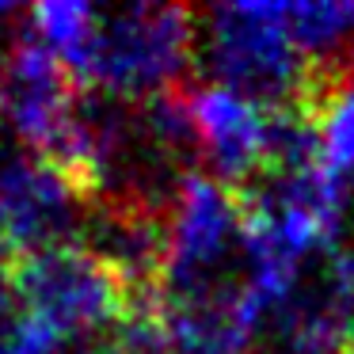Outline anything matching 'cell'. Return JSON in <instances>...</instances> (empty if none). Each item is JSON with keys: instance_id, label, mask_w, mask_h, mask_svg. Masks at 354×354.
<instances>
[{"instance_id": "6da1fadb", "label": "cell", "mask_w": 354, "mask_h": 354, "mask_svg": "<svg viewBox=\"0 0 354 354\" xmlns=\"http://www.w3.org/2000/svg\"><path fill=\"white\" fill-rule=\"evenodd\" d=\"M209 84L255 100L267 111L301 107L316 88V73L290 39L282 4L270 0H240L214 4L198 19V46Z\"/></svg>"}, {"instance_id": "7a4b0ae2", "label": "cell", "mask_w": 354, "mask_h": 354, "mask_svg": "<svg viewBox=\"0 0 354 354\" xmlns=\"http://www.w3.org/2000/svg\"><path fill=\"white\" fill-rule=\"evenodd\" d=\"M244 202L240 191L217 183L202 168L179 176L164 206L160 301H225L240 290Z\"/></svg>"}, {"instance_id": "3957f363", "label": "cell", "mask_w": 354, "mask_h": 354, "mask_svg": "<svg viewBox=\"0 0 354 354\" xmlns=\"http://www.w3.org/2000/svg\"><path fill=\"white\" fill-rule=\"evenodd\" d=\"M198 19L179 4H126L100 12L80 88L115 103H141L176 92L194 65Z\"/></svg>"}, {"instance_id": "277c9868", "label": "cell", "mask_w": 354, "mask_h": 354, "mask_svg": "<svg viewBox=\"0 0 354 354\" xmlns=\"http://www.w3.org/2000/svg\"><path fill=\"white\" fill-rule=\"evenodd\" d=\"M0 126L27 153L62 168L84 191V95L54 54L19 35L0 54Z\"/></svg>"}, {"instance_id": "5b68a950", "label": "cell", "mask_w": 354, "mask_h": 354, "mask_svg": "<svg viewBox=\"0 0 354 354\" xmlns=\"http://www.w3.org/2000/svg\"><path fill=\"white\" fill-rule=\"evenodd\" d=\"M8 278L31 316H39L65 343L100 339L130 313V290L88 252L84 244H62L12 259Z\"/></svg>"}, {"instance_id": "8992f818", "label": "cell", "mask_w": 354, "mask_h": 354, "mask_svg": "<svg viewBox=\"0 0 354 354\" xmlns=\"http://www.w3.org/2000/svg\"><path fill=\"white\" fill-rule=\"evenodd\" d=\"M0 217L8 229L12 255L77 244L84 232L88 194L50 160L16 149L0 156Z\"/></svg>"}, {"instance_id": "52a82bcc", "label": "cell", "mask_w": 354, "mask_h": 354, "mask_svg": "<svg viewBox=\"0 0 354 354\" xmlns=\"http://www.w3.org/2000/svg\"><path fill=\"white\" fill-rule=\"evenodd\" d=\"M187 111L194 126V160L217 183L244 191L270 164V118L274 111L221 84L187 88Z\"/></svg>"}, {"instance_id": "ba28073f", "label": "cell", "mask_w": 354, "mask_h": 354, "mask_svg": "<svg viewBox=\"0 0 354 354\" xmlns=\"http://www.w3.org/2000/svg\"><path fill=\"white\" fill-rule=\"evenodd\" d=\"M88 252L130 290V308L160 301L164 267V214L141 206H107L84 217Z\"/></svg>"}, {"instance_id": "9c48e42d", "label": "cell", "mask_w": 354, "mask_h": 354, "mask_svg": "<svg viewBox=\"0 0 354 354\" xmlns=\"http://www.w3.org/2000/svg\"><path fill=\"white\" fill-rule=\"evenodd\" d=\"M282 16L316 80L343 77V65L354 62V0H293Z\"/></svg>"}, {"instance_id": "30bf717a", "label": "cell", "mask_w": 354, "mask_h": 354, "mask_svg": "<svg viewBox=\"0 0 354 354\" xmlns=\"http://www.w3.org/2000/svg\"><path fill=\"white\" fill-rule=\"evenodd\" d=\"M308 118L316 138V164L331 179L354 187V77L316 80L308 95Z\"/></svg>"}, {"instance_id": "8fae6325", "label": "cell", "mask_w": 354, "mask_h": 354, "mask_svg": "<svg viewBox=\"0 0 354 354\" xmlns=\"http://www.w3.org/2000/svg\"><path fill=\"white\" fill-rule=\"evenodd\" d=\"M100 12L103 8H92L84 0H42V4L27 8L24 31L19 35H27V39L39 42L46 54H54L80 88V77H84L95 31H100Z\"/></svg>"}, {"instance_id": "7c38bea8", "label": "cell", "mask_w": 354, "mask_h": 354, "mask_svg": "<svg viewBox=\"0 0 354 354\" xmlns=\"http://www.w3.org/2000/svg\"><path fill=\"white\" fill-rule=\"evenodd\" d=\"M65 339L31 316L19 301L8 267H0V354H62Z\"/></svg>"}, {"instance_id": "4fadbf2b", "label": "cell", "mask_w": 354, "mask_h": 354, "mask_svg": "<svg viewBox=\"0 0 354 354\" xmlns=\"http://www.w3.org/2000/svg\"><path fill=\"white\" fill-rule=\"evenodd\" d=\"M111 339L122 354H179L168 328H164L160 305H133Z\"/></svg>"}, {"instance_id": "5bb4252c", "label": "cell", "mask_w": 354, "mask_h": 354, "mask_svg": "<svg viewBox=\"0 0 354 354\" xmlns=\"http://www.w3.org/2000/svg\"><path fill=\"white\" fill-rule=\"evenodd\" d=\"M328 267H331V274L339 278V286H343V290L351 293V301H354V252H335L328 259Z\"/></svg>"}, {"instance_id": "9a60e30c", "label": "cell", "mask_w": 354, "mask_h": 354, "mask_svg": "<svg viewBox=\"0 0 354 354\" xmlns=\"http://www.w3.org/2000/svg\"><path fill=\"white\" fill-rule=\"evenodd\" d=\"M24 16L27 12L19 8V4H4L0 0V39H19V31H24Z\"/></svg>"}, {"instance_id": "2e32d148", "label": "cell", "mask_w": 354, "mask_h": 354, "mask_svg": "<svg viewBox=\"0 0 354 354\" xmlns=\"http://www.w3.org/2000/svg\"><path fill=\"white\" fill-rule=\"evenodd\" d=\"M62 354H122V351L115 346V339H111V335H100V339H84V343L65 346Z\"/></svg>"}, {"instance_id": "e0dca14e", "label": "cell", "mask_w": 354, "mask_h": 354, "mask_svg": "<svg viewBox=\"0 0 354 354\" xmlns=\"http://www.w3.org/2000/svg\"><path fill=\"white\" fill-rule=\"evenodd\" d=\"M206 354H240V351H206Z\"/></svg>"}, {"instance_id": "ac0fdd59", "label": "cell", "mask_w": 354, "mask_h": 354, "mask_svg": "<svg viewBox=\"0 0 354 354\" xmlns=\"http://www.w3.org/2000/svg\"><path fill=\"white\" fill-rule=\"evenodd\" d=\"M346 354H354V339H351V351H346Z\"/></svg>"}, {"instance_id": "d6986e66", "label": "cell", "mask_w": 354, "mask_h": 354, "mask_svg": "<svg viewBox=\"0 0 354 354\" xmlns=\"http://www.w3.org/2000/svg\"><path fill=\"white\" fill-rule=\"evenodd\" d=\"M274 354H293V351H274Z\"/></svg>"}]
</instances>
